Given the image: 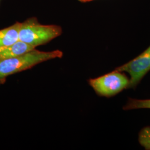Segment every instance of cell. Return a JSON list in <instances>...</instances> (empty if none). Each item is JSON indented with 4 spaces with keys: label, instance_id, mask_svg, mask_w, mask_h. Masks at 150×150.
<instances>
[{
    "label": "cell",
    "instance_id": "obj_1",
    "mask_svg": "<svg viewBox=\"0 0 150 150\" xmlns=\"http://www.w3.org/2000/svg\"><path fill=\"white\" fill-rule=\"evenodd\" d=\"M63 52L59 50L50 52L40 51L35 48L14 58L0 61V79L23 71L31 69L43 62L61 58Z\"/></svg>",
    "mask_w": 150,
    "mask_h": 150
},
{
    "label": "cell",
    "instance_id": "obj_2",
    "mask_svg": "<svg viewBox=\"0 0 150 150\" xmlns=\"http://www.w3.org/2000/svg\"><path fill=\"white\" fill-rule=\"evenodd\" d=\"M62 33L60 26L42 25L36 18L32 17L21 23L19 40L36 47L48 43Z\"/></svg>",
    "mask_w": 150,
    "mask_h": 150
},
{
    "label": "cell",
    "instance_id": "obj_3",
    "mask_svg": "<svg viewBox=\"0 0 150 150\" xmlns=\"http://www.w3.org/2000/svg\"><path fill=\"white\" fill-rule=\"evenodd\" d=\"M90 85L100 96H113L129 88V80L123 72L115 70L112 72L88 81Z\"/></svg>",
    "mask_w": 150,
    "mask_h": 150
},
{
    "label": "cell",
    "instance_id": "obj_4",
    "mask_svg": "<svg viewBox=\"0 0 150 150\" xmlns=\"http://www.w3.org/2000/svg\"><path fill=\"white\" fill-rule=\"evenodd\" d=\"M115 70L129 74V88H134L150 71V46L145 51L129 62Z\"/></svg>",
    "mask_w": 150,
    "mask_h": 150
},
{
    "label": "cell",
    "instance_id": "obj_5",
    "mask_svg": "<svg viewBox=\"0 0 150 150\" xmlns=\"http://www.w3.org/2000/svg\"><path fill=\"white\" fill-rule=\"evenodd\" d=\"M35 48L32 45L18 40L10 46L1 47L0 61L16 57Z\"/></svg>",
    "mask_w": 150,
    "mask_h": 150
},
{
    "label": "cell",
    "instance_id": "obj_6",
    "mask_svg": "<svg viewBox=\"0 0 150 150\" xmlns=\"http://www.w3.org/2000/svg\"><path fill=\"white\" fill-rule=\"evenodd\" d=\"M20 22H16L10 27L0 30V47L10 46L19 40Z\"/></svg>",
    "mask_w": 150,
    "mask_h": 150
},
{
    "label": "cell",
    "instance_id": "obj_7",
    "mask_svg": "<svg viewBox=\"0 0 150 150\" xmlns=\"http://www.w3.org/2000/svg\"><path fill=\"white\" fill-rule=\"evenodd\" d=\"M139 108L150 109V99L137 100L129 98L126 105L123 107V109L125 110Z\"/></svg>",
    "mask_w": 150,
    "mask_h": 150
},
{
    "label": "cell",
    "instance_id": "obj_8",
    "mask_svg": "<svg viewBox=\"0 0 150 150\" xmlns=\"http://www.w3.org/2000/svg\"><path fill=\"white\" fill-rule=\"evenodd\" d=\"M139 142L145 150H150V126L145 127L140 131Z\"/></svg>",
    "mask_w": 150,
    "mask_h": 150
},
{
    "label": "cell",
    "instance_id": "obj_9",
    "mask_svg": "<svg viewBox=\"0 0 150 150\" xmlns=\"http://www.w3.org/2000/svg\"><path fill=\"white\" fill-rule=\"evenodd\" d=\"M5 79H0V85L1 84H2L5 82Z\"/></svg>",
    "mask_w": 150,
    "mask_h": 150
},
{
    "label": "cell",
    "instance_id": "obj_10",
    "mask_svg": "<svg viewBox=\"0 0 150 150\" xmlns=\"http://www.w3.org/2000/svg\"><path fill=\"white\" fill-rule=\"evenodd\" d=\"M81 2H89V1H91L92 0H79Z\"/></svg>",
    "mask_w": 150,
    "mask_h": 150
},
{
    "label": "cell",
    "instance_id": "obj_11",
    "mask_svg": "<svg viewBox=\"0 0 150 150\" xmlns=\"http://www.w3.org/2000/svg\"><path fill=\"white\" fill-rule=\"evenodd\" d=\"M1 47H0V50H1Z\"/></svg>",
    "mask_w": 150,
    "mask_h": 150
}]
</instances>
